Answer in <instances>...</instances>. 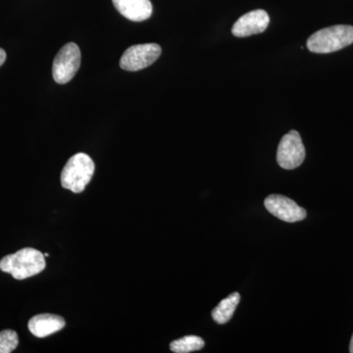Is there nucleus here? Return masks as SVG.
Listing matches in <instances>:
<instances>
[{"label":"nucleus","instance_id":"1","mask_svg":"<svg viewBox=\"0 0 353 353\" xmlns=\"http://www.w3.org/2000/svg\"><path fill=\"white\" fill-rule=\"evenodd\" d=\"M44 257V254L38 250L23 248L3 257L0 261V270L10 274L16 280H25L44 270L46 266Z\"/></svg>","mask_w":353,"mask_h":353},{"label":"nucleus","instance_id":"2","mask_svg":"<svg viewBox=\"0 0 353 353\" xmlns=\"http://www.w3.org/2000/svg\"><path fill=\"white\" fill-rule=\"evenodd\" d=\"M352 43V26L336 25L325 28L311 34L306 46L311 52L324 54L343 50Z\"/></svg>","mask_w":353,"mask_h":353},{"label":"nucleus","instance_id":"3","mask_svg":"<svg viewBox=\"0 0 353 353\" xmlns=\"http://www.w3.org/2000/svg\"><path fill=\"white\" fill-rule=\"evenodd\" d=\"M94 162L85 153H77L67 162L61 173V185L64 189L80 194L94 176Z\"/></svg>","mask_w":353,"mask_h":353},{"label":"nucleus","instance_id":"4","mask_svg":"<svg viewBox=\"0 0 353 353\" xmlns=\"http://www.w3.org/2000/svg\"><path fill=\"white\" fill-rule=\"evenodd\" d=\"M80 65L81 51L79 46L74 43L65 44L53 61V79L60 85L69 83L75 77Z\"/></svg>","mask_w":353,"mask_h":353},{"label":"nucleus","instance_id":"5","mask_svg":"<svg viewBox=\"0 0 353 353\" xmlns=\"http://www.w3.org/2000/svg\"><path fill=\"white\" fill-rule=\"evenodd\" d=\"M305 148L299 132L290 131L281 139L278 146L277 162L285 170H294L305 159Z\"/></svg>","mask_w":353,"mask_h":353},{"label":"nucleus","instance_id":"6","mask_svg":"<svg viewBox=\"0 0 353 353\" xmlns=\"http://www.w3.org/2000/svg\"><path fill=\"white\" fill-rule=\"evenodd\" d=\"M159 44H137L128 48L120 59V67L125 71L136 72L148 68L161 55Z\"/></svg>","mask_w":353,"mask_h":353},{"label":"nucleus","instance_id":"7","mask_svg":"<svg viewBox=\"0 0 353 353\" xmlns=\"http://www.w3.org/2000/svg\"><path fill=\"white\" fill-rule=\"evenodd\" d=\"M264 205L272 215L288 223L299 222L305 219L307 215L305 209L297 205L289 197L280 194H271L267 197Z\"/></svg>","mask_w":353,"mask_h":353},{"label":"nucleus","instance_id":"8","mask_svg":"<svg viewBox=\"0 0 353 353\" xmlns=\"http://www.w3.org/2000/svg\"><path fill=\"white\" fill-rule=\"evenodd\" d=\"M270 18L262 9L245 14L236 21L232 29V34L236 38H246L252 34H261L268 28Z\"/></svg>","mask_w":353,"mask_h":353},{"label":"nucleus","instance_id":"9","mask_svg":"<svg viewBox=\"0 0 353 353\" xmlns=\"http://www.w3.org/2000/svg\"><path fill=\"white\" fill-rule=\"evenodd\" d=\"M121 15L134 22L148 20L152 14L150 0H112Z\"/></svg>","mask_w":353,"mask_h":353},{"label":"nucleus","instance_id":"10","mask_svg":"<svg viewBox=\"0 0 353 353\" xmlns=\"http://www.w3.org/2000/svg\"><path fill=\"white\" fill-rule=\"evenodd\" d=\"M65 327V320L61 316L39 314L31 318L28 328L37 338H46L50 334L61 331Z\"/></svg>","mask_w":353,"mask_h":353},{"label":"nucleus","instance_id":"11","mask_svg":"<svg viewBox=\"0 0 353 353\" xmlns=\"http://www.w3.org/2000/svg\"><path fill=\"white\" fill-rule=\"evenodd\" d=\"M241 301V296L239 292H234L230 294L226 299L221 301L219 304L212 310L213 320L217 324L224 325L231 320L233 317L234 311H236V306L239 305Z\"/></svg>","mask_w":353,"mask_h":353},{"label":"nucleus","instance_id":"12","mask_svg":"<svg viewBox=\"0 0 353 353\" xmlns=\"http://www.w3.org/2000/svg\"><path fill=\"white\" fill-rule=\"evenodd\" d=\"M205 345V343L201 336H187L172 341L170 350L175 353H190L201 350Z\"/></svg>","mask_w":353,"mask_h":353},{"label":"nucleus","instance_id":"13","mask_svg":"<svg viewBox=\"0 0 353 353\" xmlns=\"http://www.w3.org/2000/svg\"><path fill=\"white\" fill-rule=\"evenodd\" d=\"M19 345L18 334L12 330L0 332V353H10Z\"/></svg>","mask_w":353,"mask_h":353},{"label":"nucleus","instance_id":"14","mask_svg":"<svg viewBox=\"0 0 353 353\" xmlns=\"http://www.w3.org/2000/svg\"><path fill=\"white\" fill-rule=\"evenodd\" d=\"M6 60V52L2 48H0V67L3 65Z\"/></svg>","mask_w":353,"mask_h":353},{"label":"nucleus","instance_id":"15","mask_svg":"<svg viewBox=\"0 0 353 353\" xmlns=\"http://www.w3.org/2000/svg\"><path fill=\"white\" fill-rule=\"evenodd\" d=\"M350 352L353 353V334H352V341H350Z\"/></svg>","mask_w":353,"mask_h":353}]
</instances>
